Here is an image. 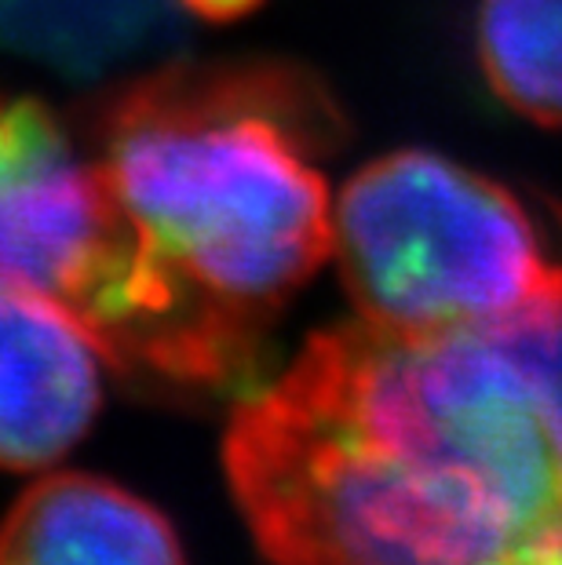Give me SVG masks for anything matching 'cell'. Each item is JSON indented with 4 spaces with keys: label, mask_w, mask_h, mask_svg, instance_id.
Instances as JSON below:
<instances>
[{
    "label": "cell",
    "mask_w": 562,
    "mask_h": 565,
    "mask_svg": "<svg viewBox=\"0 0 562 565\" xmlns=\"http://www.w3.org/2000/svg\"><path fill=\"white\" fill-rule=\"evenodd\" d=\"M343 114L300 66L179 63L92 106L88 142L128 223L106 362L179 387L253 376L274 315L332 252L318 172Z\"/></svg>",
    "instance_id": "2"
},
{
    "label": "cell",
    "mask_w": 562,
    "mask_h": 565,
    "mask_svg": "<svg viewBox=\"0 0 562 565\" xmlns=\"http://www.w3.org/2000/svg\"><path fill=\"white\" fill-rule=\"evenodd\" d=\"M552 209H555V215H559V226H562V204H552Z\"/></svg>",
    "instance_id": "10"
},
{
    "label": "cell",
    "mask_w": 562,
    "mask_h": 565,
    "mask_svg": "<svg viewBox=\"0 0 562 565\" xmlns=\"http://www.w3.org/2000/svg\"><path fill=\"white\" fill-rule=\"evenodd\" d=\"M486 565H562V525L516 540Z\"/></svg>",
    "instance_id": "8"
},
{
    "label": "cell",
    "mask_w": 562,
    "mask_h": 565,
    "mask_svg": "<svg viewBox=\"0 0 562 565\" xmlns=\"http://www.w3.org/2000/svg\"><path fill=\"white\" fill-rule=\"evenodd\" d=\"M332 252L365 321L460 329L562 299V267L497 179L432 150H394L347 179Z\"/></svg>",
    "instance_id": "3"
},
{
    "label": "cell",
    "mask_w": 562,
    "mask_h": 565,
    "mask_svg": "<svg viewBox=\"0 0 562 565\" xmlns=\"http://www.w3.org/2000/svg\"><path fill=\"white\" fill-rule=\"evenodd\" d=\"M0 565H187L161 511L106 478L52 475L0 525Z\"/></svg>",
    "instance_id": "6"
},
{
    "label": "cell",
    "mask_w": 562,
    "mask_h": 565,
    "mask_svg": "<svg viewBox=\"0 0 562 565\" xmlns=\"http://www.w3.org/2000/svg\"><path fill=\"white\" fill-rule=\"evenodd\" d=\"M259 4V0H183L187 11H194L198 19H209V22H231V19H242L248 15Z\"/></svg>",
    "instance_id": "9"
},
{
    "label": "cell",
    "mask_w": 562,
    "mask_h": 565,
    "mask_svg": "<svg viewBox=\"0 0 562 565\" xmlns=\"http://www.w3.org/2000/svg\"><path fill=\"white\" fill-rule=\"evenodd\" d=\"M131 267V234L95 161L33 95H0V285L30 288L106 340Z\"/></svg>",
    "instance_id": "4"
},
{
    "label": "cell",
    "mask_w": 562,
    "mask_h": 565,
    "mask_svg": "<svg viewBox=\"0 0 562 565\" xmlns=\"http://www.w3.org/2000/svg\"><path fill=\"white\" fill-rule=\"evenodd\" d=\"M106 354L74 310L0 285V467L33 471L85 438Z\"/></svg>",
    "instance_id": "5"
},
{
    "label": "cell",
    "mask_w": 562,
    "mask_h": 565,
    "mask_svg": "<svg viewBox=\"0 0 562 565\" xmlns=\"http://www.w3.org/2000/svg\"><path fill=\"white\" fill-rule=\"evenodd\" d=\"M475 47L500 103L562 128V0H478Z\"/></svg>",
    "instance_id": "7"
},
{
    "label": "cell",
    "mask_w": 562,
    "mask_h": 565,
    "mask_svg": "<svg viewBox=\"0 0 562 565\" xmlns=\"http://www.w3.org/2000/svg\"><path fill=\"white\" fill-rule=\"evenodd\" d=\"M223 467L274 565H486L562 525V299L310 335L234 408Z\"/></svg>",
    "instance_id": "1"
}]
</instances>
